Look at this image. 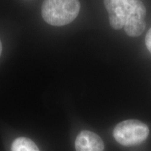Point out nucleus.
I'll use <instances>...</instances> for the list:
<instances>
[{
  "instance_id": "f03ea898",
  "label": "nucleus",
  "mask_w": 151,
  "mask_h": 151,
  "mask_svg": "<svg viewBox=\"0 0 151 151\" xmlns=\"http://www.w3.org/2000/svg\"><path fill=\"white\" fill-rule=\"evenodd\" d=\"M116 141L124 146H132L143 142L149 134L148 126L137 120H127L117 124L113 129Z\"/></svg>"
},
{
  "instance_id": "20e7f679",
  "label": "nucleus",
  "mask_w": 151,
  "mask_h": 151,
  "mask_svg": "<svg viewBox=\"0 0 151 151\" xmlns=\"http://www.w3.org/2000/svg\"><path fill=\"white\" fill-rule=\"evenodd\" d=\"M126 1L122 0H104L111 27L116 30L124 27L126 18Z\"/></svg>"
},
{
  "instance_id": "f257e3e1",
  "label": "nucleus",
  "mask_w": 151,
  "mask_h": 151,
  "mask_svg": "<svg viewBox=\"0 0 151 151\" xmlns=\"http://www.w3.org/2000/svg\"><path fill=\"white\" fill-rule=\"evenodd\" d=\"M80 9L78 0H44L41 15L48 24L60 27L73 22Z\"/></svg>"
},
{
  "instance_id": "39448f33",
  "label": "nucleus",
  "mask_w": 151,
  "mask_h": 151,
  "mask_svg": "<svg viewBox=\"0 0 151 151\" xmlns=\"http://www.w3.org/2000/svg\"><path fill=\"white\" fill-rule=\"evenodd\" d=\"M76 151H104L103 141L94 132L83 130L77 136L75 141Z\"/></svg>"
},
{
  "instance_id": "7ed1b4c3",
  "label": "nucleus",
  "mask_w": 151,
  "mask_h": 151,
  "mask_svg": "<svg viewBox=\"0 0 151 151\" xmlns=\"http://www.w3.org/2000/svg\"><path fill=\"white\" fill-rule=\"evenodd\" d=\"M126 10L124 31L129 37H139L146 28V7L141 0H127Z\"/></svg>"
},
{
  "instance_id": "0eeeda50",
  "label": "nucleus",
  "mask_w": 151,
  "mask_h": 151,
  "mask_svg": "<svg viewBox=\"0 0 151 151\" xmlns=\"http://www.w3.org/2000/svg\"><path fill=\"white\" fill-rule=\"evenodd\" d=\"M145 42H146L147 48H148L149 52L151 53V28L148 30V32L146 34V39H145Z\"/></svg>"
},
{
  "instance_id": "423d86ee",
  "label": "nucleus",
  "mask_w": 151,
  "mask_h": 151,
  "mask_svg": "<svg viewBox=\"0 0 151 151\" xmlns=\"http://www.w3.org/2000/svg\"><path fill=\"white\" fill-rule=\"evenodd\" d=\"M11 151H40L37 145L25 137H20L16 139L12 143Z\"/></svg>"
},
{
  "instance_id": "6e6552de",
  "label": "nucleus",
  "mask_w": 151,
  "mask_h": 151,
  "mask_svg": "<svg viewBox=\"0 0 151 151\" xmlns=\"http://www.w3.org/2000/svg\"><path fill=\"white\" fill-rule=\"evenodd\" d=\"M1 52H2V45H1V42L0 41V55H1Z\"/></svg>"
},
{
  "instance_id": "1a4fd4ad",
  "label": "nucleus",
  "mask_w": 151,
  "mask_h": 151,
  "mask_svg": "<svg viewBox=\"0 0 151 151\" xmlns=\"http://www.w3.org/2000/svg\"><path fill=\"white\" fill-rule=\"evenodd\" d=\"M122 1H127V0H122Z\"/></svg>"
}]
</instances>
